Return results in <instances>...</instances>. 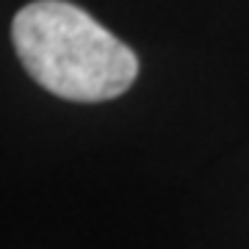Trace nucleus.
I'll return each instance as SVG.
<instances>
[{"label":"nucleus","instance_id":"f257e3e1","mask_svg":"<svg viewBox=\"0 0 249 249\" xmlns=\"http://www.w3.org/2000/svg\"><path fill=\"white\" fill-rule=\"evenodd\" d=\"M11 39L28 75L72 103L114 100L139 75L133 50L67 0L28 3L14 17Z\"/></svg>","mask_w":249,"mask_h":249}]
</instances>
